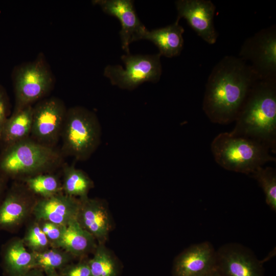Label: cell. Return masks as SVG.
Returning <instances> with one entry per match:
<instances>
[{
  "instance_id": "cell-1",
  "label": "cell",
  "mask_w": 276,
  "mask_h": 276,
  "mask_svg": "<svg viewBox=\"0 0 276 276\" xmlns=\"http://www.w3.org/2000/svg\"><path fill=\"white\" fill-rule=\"evenodd\" d=\"M257 80L250 66L242 59L224 57L213 67L205 85L202 103L205 114L215 123L235 121Z\"/></svg>"
},
{
  "instance_id": "cell-2",
  "label": "cell",
  "mask_w": 276,
  "mask_h": 276,
  "mask_svg": "<svg viewBox=\"0 0 276 276\" xmlns=\"http://www.w3.org/2000/svg\"><path fill=\"white\" fill-rule=\"evenodd\" d=\"M235 121L232 133L256 140L275 153L276 80H257Z\"/></svg>"
},
{
  "instance_id": "cell-3",
  "label": "cell",
  "mask_w": 276,
  "mask_h": 276,
  "mask_svg": "<svg viewBox=\"0 0 276 276\" xmlns=\"http://www.w3.org/2000/svg\"><path fill=\"white\" fill-rule=\"evenodd\" d=\"M211 149L220 167L246 175H250L268 162L275 161L269 149L263 144L231 132L218 134L212 142Z\"/></svg>"
},
{
  "instance_id": "cell-4",
  "label": "cell",
  "mask_w": 276,
  "mask_h": 276,
  "mask_svg": "<svg viewBox=\"0 0 276 276\" xmlns=\"http://www.w3.org/2000/svg\"><path fill=\"white\" fill-rule=\"evenodd\" d=\"M60 159L53 147L28 137L4 148L0 172L9 176L36 174L56 166Z\"/></svg>"
},
{
  "instance_id": "cell-5",
  "label": "cell",
  "mask_w": 276,
  "mask_h": 276,
  "mask_svg": "<svg viewBox=\"0 0 276 276\" xmlns=\"http://www.w3.org/2000/svg\"><path fill=\"white\" fill-rule=\"evenodd\" d=\"M101 127L96 115L82 107L67 110L61 136L62 150L78 160L89 158L101 141Z\"/></svg>"
},
{
  "instance_id": "cell-6",
  "label": "cell",
  "mask_w": 276,
  "mask_h": 276,
  "mask_svg": "<svg viewBox=\"0 0 276 276\" xmlns=\"http://www.w3.org/2000/svg\"><path fill=\"white\" fill-rule=\"evenodd\" d=\"M161 55H124L121 59L125 68L120 65H108L105 67L104 75L111 83L123 89L132 90L145 82L159 81L162 68Z\"/></svg>"
},
{
  "instance_id": "cell-7",
  "label": "cell",
  "mask_w": 276,
  "mask_h": 276,
  "mask_svg": "<svg viewBox=\"0 0 276 276\" xmlns=\"http://www.w3.org/2000/svg\"><path fill=\"white\" fill-rule=\"evenodd\" d=\"M239 57L249 64L258 80H276V27L262 29L247 38Z\"/></svg>"
},
{
  "instance_id": "cell-8",
  "label": "cell",
  "mask_w": 276,
  "mask_h": 276,
  "mask_svg": "<svg viewBox=\"0 0 276 276\" xmlns=\"http://www.w3.org/2000/svg\"><path fill=\"white\" fill-rule=\"evenodd\" d=\"M53 84L52 73L43 59L19 67L14 75L15 108L31 105L45 96Z\"/></svg>"
},
{
  "instance_id": "cell-9",
  "label": "cell",
  "mask_w": 276,
  "mask_h": 276,
  "mask_svg": "<svg viewBox=\"0 0 276 276\" xmlns=\"http://www.w3.org/2000/svg\"><path fill=\"white\" fill-rule=\"evenodd\" d=\"M66 111L63 102L56 97L38 102L33 107L32 139L53 147L61 136Z\"/></svg>"
},
{
  "instance_id": "cell-10",
  "label": "cell",
  "mask_w": 276,
  "mask_h": 276,
  "mask_svg": "<svg viewBox=\"0 0 276 276\" xmlns=\"http://www.w3.org/2000/svg\"><path fill=\"white\" fill-rule=\"evenodd\" d=\"M216 254V270L220 276H265L263 262L241 244H224Z\"/></svg>"
},
{
  "instance_id": "cell-11",
  "label": "cell",
  "mask_w": 276,
  "mask_h": 276,
  "mask_svg": "<svg viewBox=\"0 0 276 276\" xmlns=\"http://www.w3.org/2000/svg\"><path fill=\"white\" fill-rule=\"evenodd\" d=\"M177 18L185 19L190 27L203 40L214 44L218 33L214 25L216 6L210 0H178L175 2Z\"/></svg>"
},
{
  "instance_id": "cell-12",
  "label": "cell",
  "mask_w": 276,
  "mask_h": 276,
  "mask_svg": "<svg viewBox=\"0 0 276 276\" xmlns=\"http://www.w3.org/2000/svg\"><path fill=\"white\" fill-rule=\"evenodd\" d=\"M93 3L99 5L106 14L117 17L121 25L120 36L122 49L129 54V44L143 39L148 31L139 18L131 0H96Z\"/></svg>"
},
{
  "instance_id": "cell-13",
  "label": "cell",
  "mask_w": 276,
  "mask_h": 276,
  "mask_svg": "<svg viewBox=\"0 0 276 276\" xmlns=\"http://www.w3.org/2000/svg\"><path fill=\"white\" fill-rule=\"evenodd\" d=\"M217 254L213 245L205 241L193 244L177 256L173 276H206L216 269Z\"/></svg>"
},
{
  "instance_id": "cell-14",
  "label": "cell",
  "mask_w": 276,
  "mask_h": 276,
  "mask_svg": "<svg viewBox=\"0 0 276 276\" xmlns=\"http://www.w3.org/2000/svg\"><path fill=\"white\" fill-rule=\"evenodd\" d=\"M80 205L79 199L57 193L37 201L33 212L38 220L64 226L77 219Z\"/></svg>"
},
{
  "instance_id": "cell-15",
  "label": "cell",
  "mask_w": 276,
  "mask_h": 276,
  "mask_svg": "<svg viewBox=\"0 0 276 276\" xmlns=\"http://www.w3.org/2000/svg\"><path fill=\"white\" fill-rule=\"evenodd\" d=\"M80 200L77 221L93 236L98 244H105L112 228L105 204L100 200L88 197Z\"/></svg>"
},
{
  "instance_id": "cell-16",
  "label": "cell",
  "mask_w": 276,
  "mask_h": 276,
  "mask_svg": "<svg viewBox=\"0 0 276 276\" xmlns=\"http://www.w3.org/2000/svg\"><path fill=\"white\" fill-rule=\"evenodd\" d=\"M89 233L83 228L77 219L62 226L60 238L52 243L74 257H82L94 252L98 243Z\"/></svg>"
},
{
  "instance_id": "cell-17",
  "label": "cell",
  "mask_w": 276,
  "mask_h": 276,
  "mask_svg": "<svg viewBox=\"0 0 276 276\" xmlns=\"http://www.w3.org/2000/svg\"><path fill=\"white\" fill-rule=\"evenodd\" d=\"M179 19L165 27L147 31L143 39L152 41L158 49L161 56L172 58L178 56L183 48V28Z\"/></svg>"
},
{
  "instance_id": "cell-18",
  "label": "cell",
  "mask_w": 276,
  "mask_h": 276,
  "mask_svg": "<svg viewBox=\"0 0 276 276\" xmlns=\"http://www.w3.org/2000/svg\"><path fill=\"white\" fill-rule=\"evenodd\" d=\"M33 112L32 105L15 108L2 129L0 141L4 148L28 138L31 132Z\"/></svg>"
},
{
  "instance_id": "cell-19",
  "label": "cell",
  "mask_w": 276,
  "mask_h": 276,
  "mask_svg": "<svg viewBox=\"0 0 276 276\" xmlns=\"http://www.w3.org/2000/svg\"><path fill=\"white\" fill-rule=\"evenodd\" d=\"M5 269L10 276H22L33 269L32 252L28 251L24 241L15 239L6 246L4 253Z\"/></svg>"
},
{
  "instance_id": "cell-20",
  "label": "cell",
  "mask_w": 276,
  "mask_h": 276,
  "mask_svg": "<svg viewBox=\"0 0 276 276\" xmlns=\"http://www.w3.org/2000/svg\"><path fill=\"white\" fill-rule=\"evenodd\" d=\"M27 211L26 199L17 191H11L0 205V228L9 229L18 225Z\"/></svg>"
},
{
  "instance_id": "cell-21",
  "label": "cell",
  "mask_w": 276,
  "mask_h": 276,
  "mask_svg": "<svg viewBox=\"0 0 276 276\" xmlns=\"http://www.w3.org/2000/svg\"><path fill=\"white\" fill-rule=\"evenodd\" d=\"M63 188L66 195L79 197L80 199L88 197V193L93 187V182L83 171L67 166L64 169Z\"/></svg>"
},
{
  "instance_id": "cell-22",
  "label": "cell",
  "mask_w": 276,
  "mask_h": 276,
  "mask_svg": "<svg viewBox=\"0 0 276 276\" xmlns=\"http://www.w3.org/2000/svg\"><path fill=\"white\" fill-rule=\"evenodd\" d=\"M91 276H118L119 266L105 244H98L92 258L88 261Z\"/></svg>"
},
{
  "instance_id": "cell-23",
  "label": "cell",
  "mask_w": 276,
  "mask_h": 276,
  "mask_svg": "<svg viewBox=\"0 0 276 276\" xmlns=\"http://www.w3.org/2000/svg\"><path fill=\"white\" fill-rule=\"evenodd\" d=\"M32 252L34 258L33 268L43 270L47 274L65 266L72 257L66 251L64 252L56 249Z\"/></svg>"
},
{
  "instance_id": "cell-24",
  "label": "cell",
  "mask_w": 276,
  "mask_h": 276,
  "mask_svg": "<svg viewBox=\"0 0 276 276\" xmlns=\"http://www.w3.org/2000/svg\"><path fill=\"white\" fill-rule=\"evenodd\" d=\"M262 188L265 196V201L269 208L276 211V172L271 167L257 168L250 175Z\"/></svg>"
},
{
  "instance_id": "cell-25",
  "label": "cell",
  "mask_w": 276,
  "mask_h": 276,
  "mask_svg": "<svg viewBox=\"0 0 276 276\" xmlns=\"http://www.w3.org/2000/svg\"><path fill=\"white\" fill-rule=\"evenodd\" d=\"M26 183L32 192L42 197L59 193L60 189L57 179L52 175H38L30 177L27 179Z\"/></svg>"
},
{
  "instance_id": "cell-26",
  "label": "cell",
  "mask_w": 276,
  "mask_h": 276,
  "mask_svg": "<svg viewBox=\"0 0 276 276\" xmlns=\"http://www.w3.org/2000/svg\"><path fill=\"white\" fill-rule=\"evenodd\" d=\"M32 251L40 252L45 250L49 240L38 225L34 224L28 231L24 241Z\"/></svg>"
},
{
  "instance_id": "cell-27",
  "label": "cell",
  "mask_w": 276,
  "mask_h": 276,
  "mask_svg": "<svg viewBox=\"0 0 276 276\" xmlns=\"http://www.w3.org/2000/svg\"><path fill=\"white\" fill-rule=\"evenodd\" d=\"M61 276H91L88 261H82L66 267Z\"/></svg>"
},
{
  "instance_id": "cell-28",
  "label": "cell",
  "mask_w": 276,
  "mask_h": 276,
  "mask_svg": "<svg viewBox=\"0 0 276 276\" xmlns=\"http://www.w3.org/2000/svg\"><path fill=\"white\" fill-rule=\"evenodd\" d=\"M62 226L45 221L41 229L49 239L52 241V243L56 241L60 237L62 232Z\"/></svg>"
},
{
  "instance_id": "cell-29",
  "label": "cell",
  "mask_w": 276,
  "mask_h": 276,
  "mask_svg": "<svg viewBox=\"0 0 276 276\" xmlns=\"http://www.w3.org/2000/svg\"><path fill=\"white\" fill-rule=\"evenodd\" d=\"M7 102L6 94L0 86V137L4 125L7 119Z\"/></svg>"
},
{
  "instance_id": "cell-30",
  "label": "cell",
  "mask_w": 276,
  "mask_h": 276,
  "mask_svg": "<svg viewBox=\"0 0 276 276\" xmlns=\"http://www.w3.org/2000/svg\"><path fill=\"white\" fill-rule=\"evenodd\" d=\"M22 276H44L38 269L33 268Z\"/></svg>"
},
{
  "instance_id": "cell-31",
  "label": "cell",
  "mask_w": 276,
  "mask_h": 276,
  "mask_svg": "<svg viewBox=\"0 0 276 276\" xmlns=\"http://www.w3.org/2000/svg\"><path fill=\"white\" fill-rule=\"evenodd\" d=\"M206 276H220L216 269Z\"/></svg>"
},
{
  "instance_id": "cell-32",
  "label": "cell",
  "mask_w": 276,
  "mask_h": 276,
  "mask_svg": "<svg viewBox=\"0 0 276 276\" xmlns=\"http://www.w3.org/2000/svg\"><path fill=\"white\" fill-rule=\"evenodd\" d=\"M47 276H61V275L58 274L56 271H54L47 273Z\"/></svg>"
},
{
  "instance_id": "cell-33",
  "label": "cell",
  "mask_w": 276,
  "mask_h": 276,
  "mask_svg": "<svg viewBox=\"0 0 276 276\" xmlns=\"http://www.w3.org/2000/svg\"><path fill=\"white\" fill-rule=\"evenodd\" d=\"M2 187H3V185H2V180H1V178H0V194H1V193Z\"/></svg>"
}]
</instances>
